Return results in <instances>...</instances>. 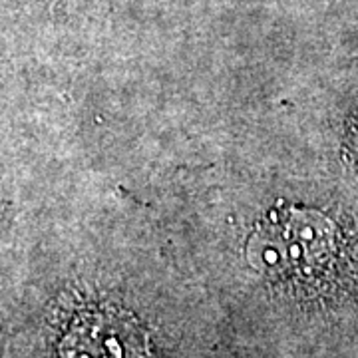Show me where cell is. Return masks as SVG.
<instances>
[{"instance_id":"obj_1","label":"cell","mask_w":358,"mask_h":358,"mask_svg":"<svg viewBox=\"0 0 358 358\" xmlns=\"http://www.w3.org/2000/svg\"><path fill=\"white\" fill-rule=\"evenodd\" d=\"M334 255V229L313 211L281 209L268 213L247 241L251 265L265 275L310 279Z\"/></svg>"},{"instance_id":"obj_2","label":"cell","mask_w":358,"mask_h":358,"mask_svg":"<svg viewBox=\"0 0 358 358\" xmlns=\"http://www.w3.org/2000/svg\"><path fill=\"white\" fill-rule=\"evenodd\" d=\"M62 355L64 358H145V346L129 320L110 313H94L70 329Z\"/></svg>"}]
</instances>
